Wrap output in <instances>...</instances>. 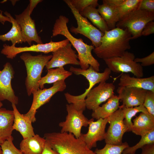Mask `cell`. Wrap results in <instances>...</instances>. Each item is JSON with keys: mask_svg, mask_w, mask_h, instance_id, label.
Here are the masks:
<instances>
[{"mask_svg": "<svg viewBox=\"0 0 154 154\" xmlns=\"http://www.w3.org/2000/svg\"><path fill=\"white\" fill-rule=\"evenodd\" d=\"M69 19L63 15H60L55 21L52 30V37L61 35L65 37L78 52V58L80 68L86 70L90 66L96 71L99 72L100 64L92 54L95 47L93 45L85 43L81 38L74 37L68 30L67 24Z\"/></svg>", "mask_w": 154, "mask_h": 154, "instance_id": "cell-1", "label": "cell"}, {"mask_svg": "<svg viewBox=\"0 0 154 154\" xmlns=\"http://www.w3.org/2000/svg\"><path fill=\"white\" fill-rule=\"evenodd\" d=\"M131 37L127 29L116 27L104 32L100 46L93 51L98 57L103 60L121 56L131 48Z\"/></svg>", "mask_w": 154, "mask_h": 154, "instance_id": "cell-2", "label": "cell"}, {"mask_svg": "<svg viewBox=\"0 0 154 154\" xmlns=\"http://www.w3.org/2000/svg\"><path fill=\"white\" fill-rule=\"evenodd\" d=\"M44 138L59 154H96L87 146L82 133L77 138L70 133L53 132L45 133Z\"/></svg>", "mask_w": 154, "mask_h": 154, "instance_id": "cell-3", "label": "cell"}, {"mask_svg": "<svg viewBox=\"0 0 154 154\" xmlns=\"http://www.w3.org/2000/svg\"><path fill=\"white\" fill-rule=\"evenodd\" d=\"M70 71L76 75L84 76L88 81L89 87L82 94L74 96L68 92L64 94L68 104H72L77 110L84 111L86 109L85 99L87 94L96 84L102 82H106L110 78L111 71L107 67L103 72H99L95 71L91 66L86 70L71 66Z\"/></svg>", "mask_w": 154, "mask_h": 154, "instance_id": "cell-4", "label": "cell"}, {"mask_svg": "<svg viewBox=\"0 0 154 154\" xmlns=\"http://www.w3.org/2000/svg\"><path fill=\"white\" fill-rule=\"evenodd\" d=\"M52 56V55L42 54L33 56L28 53H24L20 56L26 69L25 84L29 96L40 89L38 82L41 78L43 70Z\"/></svg>", "mask_w": 154, "mask_h": 154, "instance_id": "cell-5", "label": "cell"}, {"mask_svg": "<svg viewBox=\"0 0 154 154\" xmlns=\"http://www.w3.org/2000/svg\"><path fill=\"white\" fill-rule=\"evenodd\" d=\"M154 20V13L139 9L121 19L117 23L116 27L127 29L131 35V40L133 39L141 37L146 25Z\"/></svg>", "mask_w": 154, "mask_h": 154, "instance_id": "cell-6", "label": "cell"}, {"mask_svg": "<svg viewBox=\"0 0 154 154\" xmlns=\"http://www.w3.org/2000/svg\"><path fill=\"white\" fill-rule=\"evenodd\" d=\"M135 54L126 51L121 56L104 59L108 68L116 73L130 72L136 77L142 78L144 75L143 67L135 62Z\"/></svg>", "mask_w": 154, "mask_h": 154, "instance_id": "cell-7", "label": "cell"}, {"mask_svg": "<svg viewBox=\"0 0 154 154\" xmlns=\"http://www.w3.org/2000/svg\"><path fill=\"white\" fill-rule=\"evenodd\" d=\"M63 1L70 9L77 24V27L72 26L70 28L71 32L84 36L90 40L95 48L99 47L104 33L92 24L87 18L82 16L71 5L69 0Z\"/></svg>", "mask_w": 154, "mask_h": 154, "instance_id": "cell-8", "label": "cell"}, {"mask_svg": "<svg viewBox=\"0 0 154 154\" xmlns=\"http://www.w3.org/2000/svg\"><path fill=\"white\" fill-rule=\"evenodd\" d=\"M67 114L65 120L59 123L61 127V133L72 134L77 138L81 135V129L83 127H87L89 120L83 114V111L78 110L72 104L66 105Z\"/></svg>", "mask_w": 154, "mask_h": 154, "instance_id": "cell-9", "label": "cell"}, {"mask_svg": "<svg viewBox=\"0 0 154 154\" xmlns=\"http://www.w3.org/2000/svg\"><path fill=\"white\" fill-rule=\"evenodd\" d=\"M66 88L64 80H61L53 83V86L49 88L39 89L32 94L33 98L31 108L28 112L23 114L32 122L36 121L35 115L37 110L41 106L48 102L51 98L58 92H62Z\"/></svg>", "mask_w": 154, "mask_h": 154, "instance_id": "cell-10", "label": "cell"}, {"mask_svg": "<svg viewBox=\"0 0 154 154\" xmlns=\"http://www.w3.org/2000/svg\"><path fill=\"white\" fill-rule=\"evenodd\" d=\"M69 42V40L66 38L58 42H53L51 40L48 43L33 44L30 46L17 47L15 45L9 46L4 44L1 52L7 58L13 59L19 54L25 52H42L44 53L53 52Z\"/></svg>", "mask_w": 154, "mask_h": 154, "instance_id": "cell-11", "label": "cell"}, {"mask_svg": "<svg viewBox=\"0 0 154 154\" xmlns=\"http://www.w3.org/2000/svg\"><path fill=\"white\" fill-rule=\"evenodd\" d=\"M123 110L119 106L118 109L108 117L110 125L106 132L104 139L106 143L121 145L123 143V136L128 132V128L124 124Z\"/></svg>", "mask_w": 154, "mask_h": 154, "instance_id": "cell-12", "label": "cell"}, {"mask_svg": "<svg viewBox=\"0 0 154 154\" xmlns=\"http://www.w3.org/2000/svg\"><path fill=\"white\" fill-rule=\"evenodd\" d=\"M115 89V86L112 83L100 82L87 95L85 99L86 108L94 111L101 104L114 95Z\"/></svg>", "mask_w": 154, "mask_h": 154, "instance_id": "cell-13", "label": "cell"}, {"mask_svg": "<svg viewBox=\"0 0 154 154\" xmlns=\"http://www.w3.org/2000/svg\"><path fill=\"white\" fill-rule=\"evenodd\" d=\"M28 5L23 11L19 15H15V20L20 26L23 42H27L30 46L33 41L37 44L43 43L38 34L34 20L31 18Z\"/></svg>", "mask_w": 154, "mask_h": 154, "instance_id": "cell-14", "label": "cell"}, {"mask_svg": "<svg viewBox=\"0 0 154 154\" xmlns=\"http://www.w3.org/2000/svg\"><path fill=\"white\" fill-rule=\"evenodd\" d=\"M51 59L47 62L45 67L47 69L63 67L68 64L79 65L78 54L73 49L70 42L52 52Z\"/></svg>", "mask_w": 154, "mask_h": 154, "instance_id": "cell-15", "label": "cell"}, {"mask_svg": "<svg viewBox=\"0 0 154 154\" xmlns=\"http://www.w3.org/2000/svg\"><path fill=\"white\" fill-rule=\"evenodd\" d=\"M14 74L13 68L9 62L5 64L3 68L0 71V101L7 100L16 105L18 104V99L11 84Z\"/></svg>", "mask_w": 154, "mask_h": 154, "instance_id": "cell-16", "label": "cell"}, {"mask_svg": "<svg viewBox=\"0 0 154 154\" xmlns=\"http://www.w3.org/2000/svg\"><path fill=\"white\" fill-rule=\"evenodd\" d=\"M108 122V117L100 118L96 121L92 118L89 120L88 131L85 134L82 133V135L84 142L90 149L96 147L98 141L104 139L105 129Z\"/></svg>", "mask_w": 154, "mask_h": 154, "instance_id": "cell-17", "label": "cell"}, {"mask_svg": "<svg viewBox=\"0 0 154 154\" xmlns=\"http://www.w3.org/2000/svg\"><path fill=\"white\" fill-rule=\"evenodd\" d=\"M146 90L137 88L119 86L117 92L122 105L130 108L143 104Z\"/></svg>", "mask_w": 154, "mask_h": 154, "instance_id": "cell-18", "label": "cell"}, {"mask_svg": "<svg viewBox=\"0 0 154 154\" xmlns=\"http://www.w3.org/2000/svg\"><path fill=\"white\" fill-rule=\"evenodd\" d=\"M12 106L14 116L13 130L19 131L23 139L34 136L35 134L32 121L20 113L16 105L12 104Z\"/></svg>", "mask_w": 154, "mask_h": 154, "instance_id": "cell-19", "label": "cell"}, {"mask_svg": "<svg viewBox=\"0 0 154 154\" xmlns=\"http://www.w3.org/2000/svg\"><path fill=\"white\" fill-rule=\"evenodd\" d=\"M118 84L120 86L137 88L154 92V76L138 78L123 73L121 76Z\"/></svg>", "mask_w": 154, "mask_h": 154, "instance_id": "cell-20", "label": "cell"}, {"mask_svg": "<svg viewBox=\"0 0 154 154\" xmlns=\"http://www.w3.org/2000/svg\"><path fill=\"white\" fill-rule=\"evenodd\" d=\"M131 131L137 135H144L154 130V116L141 112L133 120Z\"/></svg>", "mask_w": 154, "mask_h": 154, "instance_id": "cell-21", "label": "cell"}, {"mask_svg": "<svg viewBox=\"0 0 154 154\" xmlns=\"http://www.w3.org/2000/svg\"><path fill=\"white\" fill-rule=\"evenodd\" d=\"M14 117L13 110L0 109V145L12 136Z\"/></svg>", "mask_w": 154, "mask_h": 154, "instance_id": "cell-22", "label": "cell"}, {"mask_svg": "<svg viewBox=\"0 0 154 154\" xmlns=\"http://www.w3.org/2000/svg\"><path fill=\"white\" fill-rule=\"evenodd\" d=\"M46 140L38 134L24 139L20 144V150L24 154H41Z\"/></svg>", "mask_w": 154, "mask_h": 154, "instance_id": "cell-23", "label": "cell"}, {"mask_svg": "<svg viewBox=\"0 0 154 154\" xmlns=\"http://www.w3.org/2000/svg\"><path fill=\"white\" fill-rule=\"evenodd\" d=\"M141 0H103L114 7L117 11L119 20L133 11L139 9Z\"/></svg>", "mask_w": 154, "mask_h": 154, "instance_id": "cell-24", "label": "cell"}, {"mask_svg": "<svg viewBox=\"0 0 154 154\" xmlns=\"http://www.w3.org/2000/svg\"><path fill=\"white\" fill-rule=\"evenodd\" d=\"M119 100L117 96L114 95L105 103L93 111L91 115L92 118L97 120L108 118L119 108Z\"/></svg>", "mask_w": 154, "mask_h": 154, "instance_id": "cell-25", "label": "cell"}, {"mask_svg": "<svg viewBox=\"0 0 154 154\" xmlns=\"http://www.w3.org/2000/svg\"><path fill=\"white\" fill-rule=\"evenodd\" d=\"M47 70L46 74L41 77L39 82V88L40 89L44 88V85L45 84L54 83L61 80L65 81L72 74L71 72L65 70L63 67Z\"/></svg>", "mask_w": 154, "mask_h": 154, "instance_id": "cell-26", "label": "cell"}, {"mask_svg": "<svg viewBox=\"0 0 154 154\" xmlns=\"http://www.w3.org/2000/svg\"><path fill=\"white\" fill-rule=\"evenodd\" d=\"M102 2V4L98 6V11L110 30L116 27V25L119 21L118 13L114 7Z\"/></svg>", "mask_w": 154, "mask_h": 154, "instance_id": "cell-27", "label": "cell"}, {"mask_svg": "<svg viewBox=\"0 0 154 154\" xmlns=\"http://www.w3.org/2000/svg\"><path fill=\"white\" fill-rule=\"evenodd\" d=\"M79 13L82 16L88 19L94 26L104 33L110 30L96 7L89 6Z\"/></svg>", "mask_w": 154, "mask_h": 154, "instance_id": "cell-28", "label": "cell"}, {"mask_svg": "<svg viewBox=\"0 0 154 154\" xmlns=\"http://www.w3.org/2000/svg\"><path fill=\"white\" fill-rule=\"evenodd\" d=\"M4 14L6 16L10 19L11 23L12 24V27L10 30L7 33L0 35V40L3 41H10L12 45H15L17 43H22L23 42V40L20 26L9 13L6 11L4 13Z\"/></svg>", "mask_w": 154, "mask_h": 154, "instance_id": "cell-29", "label": "cell"}, {"mask_svg": "<svg viewBox=\"0 0 154 154\" xmlns=\"http://www.w3.org/2000/svg\"><path fill=\"white\" fill-rule=\"evenodd\" d=\"M120 106L123 110L124 115L123 122L128 128V132L131 131L133 125L132 119L137 113L139 112L149 113L143 104L134 107L127 108L122 105Z\"/></svg>", "mask_w": 154, "mask_h": 154, "instance_id": "cell-30", "label": "cell"}, {"mask_svg": "<svg viewBox=\"0 0 154 154\" xmlns=\"http://www.w3.org/2000/svg\"><path fill=\"white\" fill-rule=\"evenodd\" d=\"M139 141L135 145L132 147L129 146L123 151V154H132L135 153L138 149L141 148L145 145L154 143V130L145 135L141 136Z\"/></svg>", "mask_w": 154, "mask_h": 154, "instance_id": "cell-31", "label": "cell"}, {"mask_svg": "<svg viewBox=\"0 0 154 154\" xmlns=\"http://www.w3.org/2000/svg\"><path fill=\"white\" fill-rule=\"evenodd\" d=\"M129 146L126 142L119 145L106 143L103 148H97L94 152L96 154H123V151Z\"/></svg>", "mask_w": 154, "mask_h": 154, "instance_id": "cell-32", "label": "cell"}, {"mask_svg": "<svg viewBox=\"0 0 154 154\" xmlns=\"http://www.w3.org/2000/svg\"><path fill=\"white\" fill-rule=\"evenodd\" d=\"M12 136L0 145L2 154H24L20 149H17L13 144Z\"/></svg>", "mask_w": 154, "mask_h": 154, "instance_id": "cell-33", "label": "cell"}, {"mask_svg": "<svg viewBox=\"0 0 154 154\" xmlns=\"http://www.w3.org/2000/svg\"><path fill=\"white\" fill-rule=\"evenodd\" d=\"M71 5L79 12H82L86 7L90 5L96 7L99 5L98 0H69Z\"/></svg>", "mask_w": 154, "mask_h": 154, "instance_id": "cell-34", "label": "cell"}, {"mask_svg": "<svg viewBox=\"0 0 154 154\" xmlns=\"http://www.w3.org/2000/svg\"><path fill=\"white\" fill-rule=\"evenodd\" d=\"M143 105L148 113L154 116V92L146 90Z\"/></svg>", "mask_w": 154, "mask_h": 154, "instance_id": "cell-35", "label": "cell"}, {"mask_svg": "<svg viewBox=\"0 0 154 154\" xmlns=\"http://www.w3.org/2000/svg\"><path fill=\"white\" fill-rule=\"evenodd\" d=\"M134 61L136 62L141 63V65L143 66H151L154 64V52H153L149 55L142 58H135Z\"/></svg>", "mask_w": 154, "mask_h": 154, "instance_id": "cell-36", "label": "cell"}, {"mask_svg": "<svg viewBox=\"0 0 154 154\" xmlns=\"http://www.w3.org/2000/svg\"><path fill=\"white\" fill-rule=\"evenodd\" d=\"M139 9L154 13V0H141Z\"/></svg>", "mask_w": 154, "mask_h": 154, "instance_id": "cell-37", "label": "cell"}, {"mask_svg": "<svg viewBox=\"0 0 154 154\" xmlns=\"http://www.w3.org/2000/svg\"><path fill=\"white\" fill-rule=\"evenodd\" d=\"M154 33V22L153 21L147 23L144 27L141 36H147Z\"/></svg>", "mask_w": 154, "mask_h": 154, "instance_id": "cell-38", "label": "cell"}, {"mask_svg": "<svg viewBox=\"0 0 154 154\" xmlns=\"http://www.w3.org/2000/svg\"><path fill=\"white\" fill-rule=\"evenodd\" d=\"M141 149V154H154V143L146 144Z\"/></svg>", "mask_w": 154, "mask_h": 154, "instance_id": "cell-39", "label": "cell"}, {"mask_svg": "<svg viewBox=\"0 0 154 154\" xmlns=\"http://www.w3.org/2000/svg\"><path fill=\"white\" fill-rule=\"evenodd\" d=\"M41 154H59L54 150L50 144L46 141L43 151Z\"/></svg>", "mask_w": 154, "mask_h": 154, "instance_id": "cell-40", "label": "cell"}, {"mask_svg": "<svg viewBox=\"0 0 154 154\" xmlns=\"http://www.w3.org/2000/svg\"><path fill=\"white\" fill-rule=\"evenodd\" d=\"M42 0H29L30 3L29 4V12L30 15L32 13L34 8L39 3L42 2Z\"/></svg>", "mask_w": 154, "mask_h": 154, "instance_id": "cell-41", "label": "cell"}, {"mask_svg": "<svg viewBox=\"0 0 154 154\" xmlns=\"http://www.w3.org/2000/svg\"><path fill=\"white\" fill-rule=\"evenodd\" d=\"M7 21L11 23L10 19L7 17L3 15L1 11L0 13V22L4 24L5 22Z\"/></svg>", "mask_w": 154, "mask_h": 154, "instance_id": "cell-42", "label": "cell"}, {"mask_svg": "<svg viewBox=\"0 0 154 154\" xmlns=\"http://www.w3.org/2000/svg\"><path fill=\"white\" fill-rule=\"evenodd\" d=\"M3 106V104L2 102L0 101V109L1 108V107Z\"/></svg>", "mask_w": 154, "mask_h": 154, "instance_id": "cell-43", "label": "cell"}, {"mask_svg": "<svg viewBox=\"0 0 154 154\" xmlns=\"http://www.w3.org/2000/svg\"><path fill=\"white\" fill-rule=\"evenodd\" d=\"M0 154H2V151L1 147H0Z\"/></svg>", "mask_w": 154, "mask_h": 154, "instance_id": "cell-44", "label": "cell"}, {"mask_svg": "<svg viewBox=\"0 0 154 154\" xmlns=\"http://www.w3.org/2000/svg\"><path fill=\"white\" fill-rule=\"evenodd\" d=\"M132 154H135V153Z\"/></svg>", "mask_w": 154, "mask_h": 154, "instance_id": "cell-45", "label": "cell"}]
</instances>
